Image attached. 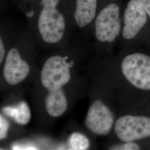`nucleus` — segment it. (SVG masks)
Here are the masks:
<instances>
[{"label":"nucleus","mask_w":150,"mask_h":150,"mask_svg":"<svg viewBox=\"0 0 150 150\" xmlns=\"http://www.w3.org/2000/svg\"><path fill=\"white\" fill-rule=\"evenodd\" d=\"M116 62L117 86L125 108L150 100V47L122 52Z\"/></svg>","instance_id":"1"},{"label":"nucleus","mask_w":150,"mask_h":150,"mask_svg":"<svg viewBox=\"0 0 150 150\" xmlns=\"http://www.w3.org/2000/svg\"><path fill=\"white\" fill-rule=\"evenodd\" d=\"M20 5L27 18L36 20L45 42L56 44L62 40L67 17L64 0H21Z\"/></svg>","instance_id":"2"},{"label":"nucleus","mask_w":150,"mask_h":150,"mask_svg":"<svg viewBox=\"0 0 150 150\" xmlns=\"http://www.w3.org/2000/svg\"><path fill=\"white\" fill-rule=\"evenodd\" d=\"M122 52L150 47V17L134 0H125L120 40Z\"/></svg>","instance_id":"3"},{"label":"nucleus","mask_w":150,"mask_h":150,"mask_svg":"<svg viewBox=\"0 0 150 150\" xmlns=\"http://www.w3.org/2000/svg\"><path fill=\"white\" fill-rule=\"evenodd\" d=\"M125 1L100 0L93 27L96 41L104 51H110L120 40Z\"/></svg>","instance_id":"4"},{"label":"nucleus","mask_w":150,"mask_h":150,"mask_svg":"<svg viewBox=\"0 0 150 150\" xmlns=\"http://www.w3.org/2000/svg\"><path fill=\"white\" fill-rule=\"evenodd\" d=\"M115 123L113 132L119 141L150 137V100L125 108Z\"/></svg>","instance_id":"5"},{"label":"nucleus","mask_w":150,"mask_h":150,"mask_svg":"<svg viewBox=\"0 0 150 150\" xmlns=\"http://www.w3.org/2000/svg\"><path fill=\"white\" fill-rule=\"evenodd\" d=\"M116 121L112 109L101 99L91 104L86 115L85 124L92 133L100 136L110 134Z\"/></svg>","instance_id":"6"},{"label":"nucleus","mask_w":150,"mask_h":150,"mask_svg":"<svg viewBox=\"0 0 150 150\" xmlns=\"http://www.w3.org/2000/svg\"><path fill=\"white\" fill-rule=\"evenodd\" d=\"M67 59V57L56 55L45 62L41 73V81L48 91L61 89L70 81V64Z\"/></svg>","instance_id":"7"},{"label":"nucleus","mask_w":150,"mask_h":150,"mask_svg":"<svg viewBox=\"0 0 150 150\" xmlns=\"http://www.w3.org/2000/svg\"><path fill=\"white\" fill-rule=\"evenodd\" d=\"M100 0H64V10L80 28L94 23Z\"/></svg>","instance_id":"8"},{"label":"nucleus","mask_w":150,"mask_h":150,"mask_svg":"<svg viewBox=\"0 0 150 150\" xmlns=\"http://www.w3.org/2000/svg\"><path fill=\"white\" fill-rule=\"evenodd\" d=\"M30 72L27 62L22 59L19 50L12 48L8 51L4 69V76L10 85L15 86L24 80Z\"/></svg>","instance_id":"9"},{"label":"nucleus","mask_w":150,"mask_h":150,"mask_svg":"<svg viewBox=\"0 0 150 150\" xmlns=\"http://www.w3.org/2000/svg\"><path fill=\"white\" fill-rule=\"evenodd\" d=\"M45 106L48 115L52 117H57L63 115L68 107L67 100L64 90L61 88L48 91Z\"/></svg>","instance_id":"10"},{"label":"nucleus","mask_w":150,"mask_h":150,"mask_svg":"<svg viewBox=\"0 0 150 150\" xmlns=\"http://www.w3.org/2000/svg\"><path fill=\"white\" fill-rule=\"evenodd\" d=\"M4 111L7 115L13 118L17 123L21 125H25L29 122L31 113L26 102L22 101L15 107H6Z\"/></svg>","instance_id":"11"},{"label":"nucleus","mask_w":150,"mask_h":150,"mask_svg":"<svg viewBox=\"0 0 150 150\" xmlns=\"http://www.w3.org/2000/svg\"><path fill=\"white\" fill-rule=\"evenodd\" d=\"M110 150H150V137L129 142L120 141L109 147Z\"/></svg>","instance_id":"12"},{"label":"nucleus","mask_w":150,"mask_h":150,"mask_svg":"<svg viewBox=\"0 0 150 150\" xmlns=\"http://www.w3.org/2000/svg\"><path fill=\"white\" fill-rule=\"evenodd\" d=\"M69 146L70 150H85L89 148L90 143L85 135L75 132L70 136Z\"/></svg>","instance_id":"13"},{"label":"nucleus","mask_w":150,"mask_h":150,"mask_svg":"<svg viewBox=\"0 0 150 150\" xmlns=\"http://www.w3.org/2000/svg\"><path fill=\"white\" fill-rule=\"evenodd\" d=\"M8 128V123L1 115L0 117V139H5Z\"/></svg>","instance_id":"14"},{"label":"nucleus","mask_w":150,"mask_h":150,"mask_svg":"<svg viewBox=\"0 0 150 150\" xmlns=\"http://www.w3.org/2000/svg\"><path fill=\"white\" fill-rule=\"evenodd\" d=\"M141 6L150 17V0H134Z\"/></svg>","instance_id":"15"},{"label":"nucleus","mask_w":150,"mask_h":150,"mask_svg":"<svg viewBox=\"0 0 150 150\" xmlns=\"http://www.w3.org/2000/svg\"><path fill=\"white\" fill-rule=\"evenodd\" d=\"M6 54V49L5 45L2 38H0V63H2L4 59Z\"/></svg>","instance_id":"16"}]
</instances>
